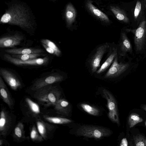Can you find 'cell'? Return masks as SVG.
Masks as SVG:
<instances>
[{"label": "cell", "mask_w": 146, "mask_h": 146, "mask_svg": "<svg viewBox=\"0 0 146 146\" xmlns=\"http://www.w3.org/2000/svg\"><path fill=\"white\" fill-rule=\"evenodd\" d=\"M33 96L38 103L45 107L54 106L60 98L61 92L56 86L50 85L34 91Z\"/></svg>", "instance_id": "6da1fadb"}, {"label": "cell", "mask_w": 146, "mask_h": 146, "mask_svg": "<svg viewBox=\"0 0 146 146\" xmlns=\"http://www.w3.org/2000/svg\"><path fill=\"white\" fill-rule=\"evenodd\" d=\"M76 135L96 139L109 136L111 134L110 130L104 127L89 125H83L77 130Z\"/></svg>", "instance_id": "7a4b0ae2"}, {"label": "cell", "mask_w": 146, "mask_h": 146, "mask_svg": "<svg viewBox=\"0 0 146 146\" xmlns=\"http://www.w3.org/2000/svg\"><path fill=\"white\" fill-rule=\"evenodd\" d=\"M103 94L104 97L107 100L109 118L113 122L119 125V120L117 104L114 97L108 91L105 89L103 90Z\"/></svg>", "instance_id": "3957f363"}, {"label": "cell", "mask_w": 146, "mask_h": 146, "mask_svg": "<svg viewBox=\"0 0 146 146\" xmlns=\"http://www.w3.org/2000/svg\"><path fill=\"white\" fill-rule=\"evenodd\" d=\"M14 124L13 116L5 108H2L0 112V135L7 136L10 132Z\"/></svg>", "instance_id": "277c9868"}, {"label": "cell", "mask_w": 146, "mask_h": 146, "mask_svg": "<svg viewBox=\"0 0 146 146\" xmlns=\"http://www.w3.org/2000/svg\"><path fill=\"white\" fill-rule=\"evenodd\" d=\"M63 76L57 73H53L36 80L31 86V90L34 91L45 86L62 81Z\"/></svg>", "instance_id": "5b68a950"}, {"label": "cell", "mask_w": 146, "mask_h": 146, "mask_svg": "<svg viewBox=\"0 0 146 146\" xmlns=\"http://www.w3.org/2000/svg\"><path fill=\"white\" fill-rule=\"evenodd\" d=\"M4 59L15 65L19 66L29 65L41 66L47 64L49 61V58L46 56L43 58H37L25 61L13 57L11 55L7 54L4 55Z\"/></svg>", "instance_id": "8992f818"}, {"label": "cell", "mask_w": 146, "mask_h": 146, "mask_svg": "<svg viewBox=\"0 0 146 146\" xmlns=\"http://www.w3.org/2000/svg\"><path fill=\"white\" fill-rule=\"evenodd\" d=\"M36 120V127L40 134L44 140L50 139L54 135L55 125L46 122L40 118Z\"/></svg>", "instance_id": "52a82bcc"}, {"label": "cell", "mask_w": 146, "mask_h": 146, "mask_svg": "<svg viewBox=\"0 0 146 146\" xmlns=\"http://www.w3.org/2000/svg\"><path fill=\"white\" fill-rule=\"evenodd\" d=\"M1 75L11 89L17 91L20 89L22 84L18 78L10 71L4 68L0 70Z\"/></svg>", "instance_id": "ba28073f"}, {"label": "cell", "mask_w": 146, "mask_h": 146, "mask_svg": "<svg viewBox=\"0 0 146 146\" xmlns=\"http://www.w3.org/2000/svg\"><path fill=\"white\" fill-rule=\"evenodd\" d=\"M117 55L115 58L113 62L104 77L106 78L117 77L125 72L129 67L127 63H123L118 62Z\"/></svg>", "instance_id": "9c48e42d"}, {"label": "cell", "mask_w": 146, "mask_h": 146, "mask_svg": "<svg viewBox=\"0 0 146 146\" xmlns=\"http://www.w3.org/2000/svg\"><path fill=\"white\" fill-rule=\"evenodd\" d=\"M23 104V109L25 110L26 115L36 119L39 118L41 112L38 105L28 97L25 98Z\"/></svg>", "instance_id": "30bf717a"}, {"label": "cell", "mask_w": 146, "mask_h": 146, "mask_svg": "<svg viewBox=\"0 0 146 146\" xmlns=\"http://www.w3.org/2000/svg\"><path fill=\"white\" fill-rule=\"evenodd\" d=\"M146 23L143 21L136 30L134 37V43L137 51H140L143 48L146 32Z\"/></svg>", "instance_id": "8fae6325"}, {"label": "cell", "mask_w": 146, "mask_h": 146, "mask_svg": "<svg viewBox=\"0 0 146 146\" xmlns=\"http://www.w3.org/2000/svg\"><path fill=\"white\" fill-rule=\"evenodd\" d=\"M109 46L106 44L99 47L95 54L90 60V65L92 73L96 72L100 66V63L105 53Z\"/></svg>", "instance_id": "7c38bea8"}, {"label": "cell", "mask_w": 146, "mask_h": 146, "mask_svg": "<svg viewBox=\"0 0 146 146\" xmlns=\"http://www.w3.org/2000/svg\"><path fill=\"white\" fill-rule=\"evenodd\" d=\"M23 39V36L17 34L3 36L0 39V47L4 48L15 46L19 45Z\"/></svg>", "instance_id": "4fadbf2b"}, {"label": "cell", "mask_w": 146, "mask_h": 146, "mask_svg": "<svg viewBox=\"0 0 146 146\" xmlns=\"http://www.w3.org/2000/svg\"><path fill=\"white\" fill-rule=\"evenodd\" d=\"M0 94L3 101L11 109H12L14 105L13 99L1 76L0 77Z\"/></svg>", "instance_id": "5bb4252c"}, {"label": "cell", "mask_w": 146, "mask_h": 146, "mask_svg": "<svg viewBox=\"0 0 146 146\" xmlns=\"http://www.w3.org/2000/svg\"><path fill=\"white\" fill-rule=\"evenodd\" d=\"M86 6L89 11L93 15L101 21L106 23H108L110 21L107 16L94 5L91 0L87 1Z\"/></svg>", "instance_id": "9a60e30c"}, {"label": "cell", "mask_w": 146, "mask_h": 146, "mask_svg": "<svg viewBox=\"0 0 146 146\" xmlns=\"http://www.w3.org/2000/svg\"><path fill=\"white\" fill-rule=\"evenodd\" d=\"M5 51L12 55L40 53L44 52L42 49L32 48H12L5 50Z\"/></svg>", "instance_id": "2e32d148"}, {"label": "cell", "mask_w": 146, "mask_h": 146, "mask_svg": "<svg viewBox=\"0 0 146 146\" xmlns=\"http://www.w3.org/2000/svg\"><path fill=\"white\" fill-rule=\"evenodd\" d=\"M55 110L58 114L68 115L70 110L69 102L64 99L60 98L54 106Z\"/></svg>", "instance_id": "e0dca14e"}, {"label": "cell", "mask_w": 146, "mask_h": 146, "mask_svg": "<svg viewBox=\"0 0 146 146\" xmlns=\"http://www.w3.org/2000/svg\"><path fill=\"white\" fill-rule=\"evenodd\" d=\"M76 15V10L71 3L68 4L66 7L65 16L67 25L70 27L74 22Z\"/></svg>", "instance_id": "ac0fdd59"}, {"label": "cell", "mask_w": 146, "mask_h": 146, "mask_svg": "<svg viewBox=\"0 0 146 146\" xmlns=\"http://www.w3.org/2000/svg\"><path fill=\"white\" fill-rule=\"evenodd\" d=\"M13 135L14 139L18 142L25 140V132L23 123L19 122L17 124L14 129Z\"/></svg>", "instance_id": "d6986e66"}, {"label": "cell", "mask_w": 146, "mask_h": 146, "mask_svg": "<svg viewBox=\"0 0 146 146\" xmlns=\"http://www.w3.org/2000/svg\"><path fill=\"white\" fill-rule=\"evenodd\" d=\"M120 42V50L121 52L124 54L127 52L131 53L132 51L131 45L130 42L124 33L121 35V40Z\"/></svg>", "instance_id": "ffe728a7"}, {"label": "cell", "mask_w": 146, "mask_h": 146, "mask_svg": "<svg viewBox=\"0 0 146 146\" xmlns=\"http://www.w3.org/2000/svg\"><path fill=\"white\" fill-rule=\"evenodd\" d=\"M117 49L113 48L111 54L102 64L99 69L96 71V73L98 74H100L104 71L112 63L113 59L117 55Z\"/></svg>", "instance_id": "44dd1931"}, {"label": "cell", "mask_w": 146, "mask_h": 146, "mask_svg": "<svg viewBox=\"0 0 146 146\" xmlns=\"http://www.w3.org/2000/svg\"><path fill=\"white\" fill-rule=\"evenodd\" d=\"M44 119L48 122L55 124H63L69 123L72 122V121L68 118L49 116L48 115H43Z\"/></svg>", "instance_id": "7402d4cb"}, {"label": "cell", "mask_w": 146, "mask_h": 146, "mask_svg": "<svg viewBox=\"0 0 146 146\" xmlns=\"http://www.w3.org/2000/svg\"><path fill=\"white\" fill-rule=\"evenodd\" d=\"M110 9L116 18L118 20L127 23L129 20L125 13L119 7L114 6H111Z\"/></svg>", "instance_id": "603a6c76"}, {"label": "cell", "mask_w": 146, "mask_h": 146, "mask_svg": "<svg viewBox=\"0 0 146 146\" xmlns=\"http://www.w3.org/2000/svg\"><path fill=\"white\" fill-rule=\"evenodd\" d=\"M42 53H33L23 54H13L11 55L13 57L19 59L21 60L25 61L38 58L41 56H46Z\"/></svg>", "instance_id": "cb8c5ba5"}, {"label": "cell", "mask_w": 146, "mask_h": 146, "mask_svg": "<svg viewBox=\"0 0 146 146\" xmlns=\"http://www.w3.org/2000/svg\"><path fill=\"white\" fill-rule=\"evenodd\" d=\"M143 121V118L139 114L136 113H132L128 117V122L129 128H131Z\"/></svg>", "instance_id": "d4e9b609"}, {"label": "cell", "mask_w": 146, "mask_h": 146, "mask_svg": "<svg viewBox=\"0 0 146 146\" xmlns=\"http://www.w3.org/2000/svg\"><path fill=\"white\" fill-rule=\"evenodd\" d=\"M30 137L33 141L36 143L40 142L44 140L35 125L32 127L30 133Z\"/></svg>", "instance_id": "484cf974"}, {"label": "cell", "mask_w": 146, "mask_h": 146, "mask_svg": "<svg viewBox=\"0 0 146 146\" xmlns=\"http://www.w3.org/2000/svg\"><path fill=\"white\" fill-rule=\"evenodd\" d=\"M80 106L84 111L89 114L97 116L99 114L100 111L98 109L88 104L82 103Z\"/></svg>", "instance_id": "4316f807"}, {"label": "cell", "mask_w": 146, "mask_h": 146, "mask_svg": "<svg viewBox=\"0 0 146 146\" xmlns=\"http://www.w3.org/2000/svg\"><path fill=\"white\" fill-rule=\"evenodd\" d=\"M41 43L45 44L53 50L55 53V56H60L61 54V51L58 46L53 42L47 39H43L41 41Z\"/></svg>", "instance_id": "83f0119b"}, {"label": "cell", "mask_w": 146, "mask_h": 146, "mask_svg": "<svg viewBox=\"0 0 146 146\" xmlns=\"http://www.w3.org/2000/svg\"><path fill=\"white\" fill-rule=\"evenodd\" d=\"M135 145L136 146H146V137L138 134L133 137Z\"/></svg>", "instance_id": "f1b7e54d"}, {"label": "cell", "mask_w": 146, "mask_h": 146, "mask_svg": "<svg viewBox=\"0 0 146 146\" xmlns=\"http://www.w3.org/2000/svg\"><path fill=\"white\" fill-rule=\"evenodd\" d=\"M141 7V4L140 2L139 1H138L136 2L134 11V16L135 19L137 18L139 14Z\"/></svg>", "instance_id": "f546056e"}, {"label": "cell", "mask_w": 146, "mask_h": 146, "mask_svg": "<svg viewBox=\"0 0 146 146\" xmlns=\"http://www.w3.org/2000/svg\"><path fill=\"white\" fill-rule=\"evenodd\" d=\"M11 18V16L9 14L6 13L2 17L1 21L3 23H7L10 21Z\"/></svg>", "instance_id": "4dcf8cb0"}, {"label": "cell", "mask_w": 146, "mask_h": 146, "mask_svg": "<svg viewBox=\"0 0 146 146\" xmlns=\"http://www.w3.org/2000/svg\"><path fill=\"white\" fill-rule=\"evenodd\" d=\"M42 45L45 49L49 53L55 55V53L54 51L50 48L47 46L45 44L42 43Z\"/></svg>", "instance_id": "1f68e13d"}, {"label": "cell", "mask_w": 146, "mask_h": 146, "mask_svg": "<svg viewBox=\"0 0 146 146\" xmlns=\"http://www.w3.org/2000/svg\"><path fill=\"white\" fill-rule=\"evenodd\" d=\"M127 142L126 138L123 139L121 141V143L120 145V146H127Z\"/></svg>", "instance_id": "d6a6232c"}, {"label": "cell", "mask_w": 146, "mask_h": 146, "mask_svg": "<svg viewBox=\"0 0 146 146\" xmlns=\"http://www.w3.org/2000/svg\"><path fill=\"white\" fill-rule=\"evenodd\" d=\"M141 106V108H142L144 110L146 111V104L142 105Z\"/></svg>", "instance_id": "836d02e7"}, {"label": "cell", "mask_w": 146, "mask_h": 146, "mask_svg": "<svg viewBox=\"0 0 146 146\" xmlns=\"http://www.w3.org/2000/svg\"><path fill=\"white\" fill-rule=\"evenodd\" d=\"M3 140L2 139H1L0 140V146H1L3 144Z\"/></svg>", "instance_id": "e575fe53"}, {"label": "cell", "mask_w": 146, "mask_h": 146, "mask_svg": "<svg viewBox=\"0 0 146 146\" xmlns=\"http://www.w3.org/2000/svg\"><path fill=\"white\" fill-rule=\"evenodd\" d=\"M145 126L146 127V120H145Z\"/></svg>", "instance_id": "d590c367"}, {"label": "cell", "mask_w": 146, "mask_h": 146, "mask_svg": "<svg viewBox=\"0 0 146 146\" xmlns=\"http://www.w3.org/2000/svg\"><path fill=\"white\" fill-rule=\"evenodd\" d=\"M145 8H146V4H145Z\"/></svg>", "instance_id": "8d00e7d4"}]
</instances>
